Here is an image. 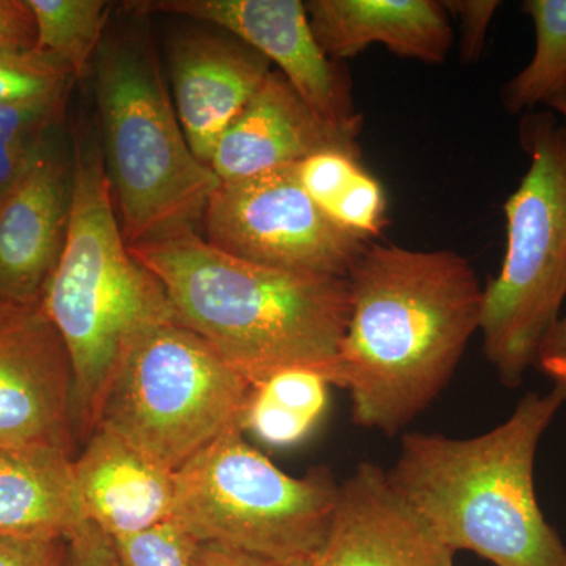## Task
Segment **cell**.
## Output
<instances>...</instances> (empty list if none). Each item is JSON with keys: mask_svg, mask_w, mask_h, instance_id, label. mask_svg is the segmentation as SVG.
<instances>
[{"mask_svg": "<svg viewBox=\"0 0 566 566\" xmlns=\"http://www.w3.org/2000/svg\"><path fill=\"white\" fill-rule=\"evenodd\" d=\"M346 281L348 323L322 375L346 390L357 427L392 438L452 381L480 333L483 286L461 253L374 241Z\"/></svg>", "mask_w": 566, "mask_h": 566, "instance_id": "cell-1", "label": "cell"}, {"mask_svg": "<svg viewBox=\"0 0 566 566\" xmlns=\"http://www.w3.org/2000/svg\"><path fill=\"white\" fill-rule=\"evenodd\" d=\"M129 251L161 283L175 322L252 386L285 368L322 374L337 353L349 316L346 277L245 262L196 229Z\"/></svg>", "mask_w": 566, "mask_h": 566, "instance_id": "cell-2", "label": "cell"}, {"mask_svg": "<svg viewBox=\"0 0 566 566\" xmlns=\"http://www.w3.org/2000/svg\"><path fill=\"white\" fill-rule=\"evenodd\" d=\"M566 403L553 386L517 401L504 422L474 438L406 433L387 471L401 497L450 551L494 566H566V546L535 491L539 442Z\"/></svg>", "mask_w": 566, "mask_h": 566, "instance_id": "cell-3", "label": "cell"}, {"mask_svg": "<svg viewBox=\"0 0 566 566\" xmlns=\"http://www.w3.org/2000/svg\"><path fill=\"white\" fill-rule=\"evenodd\" d=\"M73 148L69 232L40 305L69 353L71 419L84 446L123 354L144 331L175 318L161 283L123 238L98 136L82 125Z\"/></svg>", "mask_w": 566, "mask_h": 566, "instance_id": "cell-4", "label": "cell"}, {"mask_svg": "<svg viewBox=\"0 0 566 566\" xmlns=\"http://www.w3.org/2000/svg\"><path fill=\"white\" fill-rule=\"evenodd\" d=\"M132 13L107 28L92 74L104 172L123 238L136 248L197 230L221 180L189 147L150 33Z\"/></svg>", "mask_w": 566, "mask_h": 566, "instance_id": "cell-5", "label": "cell"}, {"mask_svg": "<svg viewBox=\"0 0 566 566\" xmlns=\"http://www.w3.org/2000/svg\"><path fill=\"white\" fill-rule=\"evenodd\" d=\"M527 172L504 205L501 270L483 286V352L502 385L521 386L566 301V123L553 111L520 123Z\"/></svg>", "mask_w": 566, "mask_h": 566, "instance_id": "cell-6", "label": "cell"}, {"mask_svg": "<svg viewBox=\"0 0 566 566\" xmlns=\"http://www.w3.org/2000/svg\"><path fill=\"white\" fill-rule=\"evenodd\" d=\"M337 483L329 468L293 476L232 430L175 472L172 520L197 543L312 566L323 549Z\"/></svg>", "mask_w": 566, "mask_h": 566, "instance_id": "cell-7", "label": "cell"}, {"mask_svg": "<svg viewBox=\"0 0 566 566\" xmlns=\"http://www.w3.org/2000/svg\"><path fill=\"white\" fill-rule=\"evenodd\" d=\"M252 387L202 337L177 322L158 324L123 354L95 430L122 436L177 472L223 434L243 430Z\"/></svg>", "mask_w": 566, "mask_h": 566, "instance_id": "cell-8", "label": "cell"}, {"mask_svg": "<svg viewBox=\"0 0 566 566\" xmlns=\"http://www.w3.org/2000/svg\"><path fill=\"white\" fill-rule=\"evenodd\" d=\"M202 226L208 243L245 262L329 277H348L368 244L324 214L296 166L219 182Z\"/></svg>", "mask_w": 566, "mask_h": 566, "instance_id": "cell-9", "label": "cell"}, {"mask_svg": "<svg viewBox=\"0 0 566 566\" xmlns=\"http://www.w3.org/2000/svg\"><path fill=\"white\" fill-rule=\"evenodd\" d=\"M136 13L172 14L221 29L244 41L293 85L316 115L356 137L364 117L344 63L324 54L301 0H142L125 3Z\"/></svg>", "mask_w": 566, "mask_h": 566, "instance_id": "cell-10", "label": "cell"}, {"mask_svg": "<svg viewBox=\"0 0 566 566\" xmlns=\"http://www.w3.org/2000/svg\"><path fill=\"white\" fill-rule=\"evenodd\" d=\"M74 189L73 137L65 120L0 193V305L39 307L69 232Z\"/></svg>", "mask_w": 566, "mask_h": 566, "instance_id": "cell-11", "label": "cell"}, {"mask_svg": "<svg viewBox=\"0 0 566 566\" xmlns=\"http://www.w3.org/2000/svg\"><path fill=\"white\" fill-rule=\"evenodd\" d=\"M71 387L69 353L41 305L0 323V447L52 444L76 452Z\"/></svg>", "mask_w": 566, "mask_h": 566, "instance_id": "cell-12", "label": "cell"}, {"mask_svg": "<svg viewBox=\"0 0 566 566\" xmlns=\"http://www.w3.org/2000/svg\"><path fill=\"white\" fill-rule=\"evenodd\" d=\"M167 54L178 120L193 155L210 166L219 137L262 87L273 63L211 25L174 33Z\"/></svg>", "mask_w": 566, "mask_h": 566, "instance_id": "cell-13", "label": "cell"}, {"mask_svg": "<svg viewBox=\"0 0 566 566\" xmlns=\"http://www.w3.org/2000/svg\"><path fill=\"white\" fill-rule=\"evenodd\" d=\"M455 556L387 471L363 461L340 483L329 534L312 566H455Z\"/></svg>", "mask_w": 566, "mask_h": 566, "instance_id": "cell-14", "label": "cell"}, {"mask_svg": "<svg viewBox=\"0 0 566 566\" xmlns=\"http://www.w3.org/2000/svg\"><path fill=\"white\" fill-rule=\"evenodd\" d=\"M324 150L360 155L356 137L327 125L285 76L273 70L219 137L210 167L221 181L244 180L297 166Z\"/></svg>", "mask_w": 566, "mask_h": 566, "instance_id": "cell-15", "label": "cell"}, {"mask_svg": "<svg viewBox=\"0 0 566 566\" xmlns=\"http://www.w3.org/2000/svg\"><path fill=\"white\" fill-rule=\"evenodd\" d=\"M74 472L87 520L112 539L172 520L175 471L122 436L96 428L74 457Z\"/></svg>", "mask_w": 566, "mask_h": 566, "instance_id": "cell-16", "label": "cell"}, {"mask_svg": "<svg viewBox=\"0 0 566 566\" xmlns=\"http://www.w3.org/2000/svg\"><path fill=\"white\" fill-rule=\"evenodd\" d=\"M308 21L327 57L344 63L371 44L401 59L439 65L453 46V29L439 0H308Z\"/></svg>", "mask_w": 566, "mask_h": 566, "instance_id": "cell-17", "label": "cell"}, {"mask_svg": "<svg viewBox=\"0 0 566 566\" xmlns=\"http://www.w3.org/2000/svg\"><path fill=\"white\" fill-rule=\"evenodd\" d=\"M74 457L52 444L0 447V538L69 539L87 523Z\"/></svg>", "mask_w": 566, "mask_h": 566, "instance_id": "cell-18", "label": "cell"}, {"mask_svg": "<svg viewBox=\"0 0 566 566\" xmlns=\"http://www.w3.org/2000/svg\"><path fill=\"white\" fill-rule=\"evenodd\" d=\"M329 382L314 368H285L253 385L245 405L243 433L286 449L303 442L322 422Z\"/></svg>", "mask_w": 566, "mask_h": 566, "instance_id": "cell-19", "label": "cell"}, {"mask_svg": "<svg viewBox=\"0 0 566 566\" xmlns=\"http://www.w3.org/2000/svg\"><path fill=\"white\" fill-rule=\"evenodd\" d=\"M521 10L535 29L531 62L504 88L501 98L510 114H527L566 88V0H526Z\"/></svg>", "mask_w": 566, "mask_h": 566, "instance_id": "cell-20", "label": "cell"}, {"mask_svg": "<svg viewBox=\"0 0 566 566\" xmlns=\"http://www.w3.org/2000/svg\"><path fill=\"white\" fill-rule=\"evenodd\" d=\"M35 20V50L65 65L74 81L92 71L111 24L103 0H25Z\"/></svg>", "mask_w": 566, "mask_h": 566, "instance_id": "cell-21", "label": "cell"}, {"mask_svg": "<svg viewBox=\"0 0 566 566\" xmlns=\"http://www.w3.org/2000/svg\"><path fill=\"white\" fill-rule=\"evenodd\" d=\"M74 77L43 52L0 48V103L69 92Z\"/></svg>", "mask_w": 566, "mask_h": 566, "instance_id": "cell-22", "label": "cell"}, {"mask_svg": "<svg viewBox=\"0 0 566 566\" xmlns=\"http://www.w3.org/2000/svg\"><path fill=\"white\" fill-rule=\"evenodd\" d=\"M327 216L346 232L370 243L387 226V197L381 182L364 167Z\"/></svg>", "mask_w": 566, "mask_h": 566, "instance_id": "cell-23", "label": "cell"}, {"mask_svg": "<svg viewBox=\"0 0 566 566\" xmlns=\"http://www.w3.org/2000/svg\"><path fill=\"white\" fill-rule=\"evenodd\" d=\"M114 543L122 566H192L199 545L174 521Z\"/></svg>", "mask_w": 566, "mask_h": 566, "instance_id": "cell-24", "label": "cell"}, {"mask_svg": "<svg viewBox=\"0 0 566 566\" xmlns=\"http://www.w3.org/2000/svg\"><path fill=\"white\" fill-rule=\"evenodd\" d=\"M360 169H364L360 155L324 150L297 164L296 175L305 193L327 214Z\"/></svg>", "mask_w": 566, "mask_h": 566, "instance_id": "cell-25", "label": "cell"}, {"mask_svg": "<svg viewBox=\"0 0 566 566\" xmlns=\"http://www.w3.org/2000/svg\"><path fill=\"white\" fill-rule=\"evenodd\" d=\"M69 93L0 103V142L39 139L55 123L65 120Z\"/></svg>", "mask_w": 566, "mask_h": 566, "instance_id": "cell-26", "label": "cell"}, {"mask_svg": "<svg viewBox=\"0 0 566 566\" xmlns=\"http://www.w3.org/2000/svg\"><path fill=\"white\" fill-rule=\"evenodd\" d=\"M450 17L460 22V57L472 63L482 57L483 48L495 13L501 2L497 0H446Z\"/></svg>", "mask_w": 566, "mask_h": 566, "instance_id": "cell-27", "label": "cell"}, {"mask_svg": "<svg viewBox=\"0 0 566 566\" xmlns=\"http://www.w3.org/2000/svg\"><path fill=\"white\" fill-rule=\"evenodd\" d=\"M62 566H122L114 539L87 521L69 538Z\"/></svg>", "mask_w": 566, "mask_h": 566, "instance_id": "cell-28", "label": "cell"}, {"mask_svg": "<svg viewBox=\"0 0 566 566\" xmlns=\"http://www.w3.org/2000/svg\"><path fill=\"white\" fill-rule=\"evenodd\" d=\"M69 539L0 538V566H62Z\"/></svg>", "mask_w": 566, "mask_h": 566, "instance_id": "cell-29", "label": "cell"}, {"mask_svg": "<svg viewBox=\"0 0 566 566\" xmlns=\"http://www.w3.org/2000/svg\"><path fill=\"white\" fill-rule=\"evenodd\" d=\"M35 46V20L25 0H0V48L32 51Z\"/></svg>", "mask_w": 566, "mask_h": 566, "instance_id": "cell-30", "label": "cell"}, {"mask_svg": "<svg viewBox=\"0 0 566 566\" xmlns=\"http://www.w3.org/2000/svg\"><path fill=\"white\" fill-rule=\"evenodd\" d=\"M534 367L566 390V312L539 345Z\"/></svg>", "mask_w": 566, "mask_h": 566, "instance_id": "cell-31", "label": "cell"}, {"mask_svg": "<svg viewBox=\"0 0 566 566\" xmlns=\"http://www.w3.org/2000/svg\"><path fill=\"white\" fill-rule=\"evenodd\" d=\"M192 566H300L281 564L232 549V547L214 545V543H199L192 557Z\"/></svg>", "mask_w": 566, "mask_h": 566, "instance_id": "cell-32", "label": "cell"}, {"mask_svg": "<svg viewBox=\"0 0 566 566\" xmlns=\"http://www.w3.org/2000/svg\"><path fill=\"white\" fill-rule=\"evenodd\" d=\"M546 107H549V111H553L557 117H560L562 120L566 123V88L554 96V98L546 104Z\"/></svg>", "mask_w": 566, "mask_h": 566, "instance_id": "cell-33", "label": "cell"}, {"mask_svg": "<svg viewBox=\"0 0 566 566\" xmlns=\"http://www.w3.org/2000/svg\"><path fill=\"white\" fill-rule=\"evenodd\" d=\"M14 308L6 307V305H0V323L3 322V319L9 318L11 314H14Z\"/></svg>", "mask_w": 566, "mask_h": 566, "instance_id": "cell-34", "label": "cell"}]
</instances>
